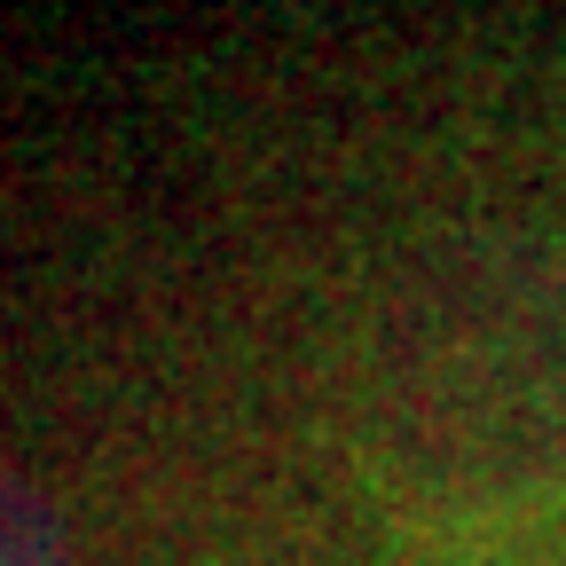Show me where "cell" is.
<instances>
[{
	"mask_svg": "<svg viewBox=\"0 0 566 566\" xmlns=\"http://www.w3.org/2000/svg\"><path fill=\"white\" fill-rule=\"evenodd\" d=\"M424 566H566V488H504L464 504H401Z\"/></svg>",
	"mask_w": 566,
	"mask_h": 566,
	"instance_id": "6da1fadb",
	"label": "cell"
},
{
	"mask_svg": "<svg viewBox=\"0 0 566 566\" xmlns=\"http://www.w3.org/2000/svg\"><path fill=\"white\" fill-rule=\"evenodd\" d=\"M0 566H71L48 488H32L24 472H0Z\"/></svg>",
	"mask_w": 566,
	"mask_h": 566,
	"instance_id": "7a4b0ae2",
	"label": "cell"
}]
</instances>
